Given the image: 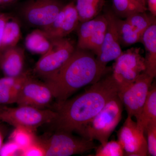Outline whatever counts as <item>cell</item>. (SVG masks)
<instances>
[{"instance_id": "cell-30", "label": "cell", "mask_w": 156, "mask_h": 156, "mask_svg": "<svg viewBox=\"0 0 156 156\" xmlns=\"http://www.w3.org/2000/svg\"><path fill=\"white\" fill-rule=\"evenodd\" d=\"M11 18V17L8 14L5 13H0V56L2 53L1 44H2V38L4 28H5L6 22Z\"/></svg>"}, {"instance_id": "cell-9", "label": "cell", "mask_w": 156, "mask_h": 156, "mask_svg": "<svg viewBox=\"0 0 156 156\" xmlns=\"http://www.w3.org/2000/svg\"><path fill=\"white\" fill-rule=\"evenodd\" d=\"M107 27L104 14L92 20L80 23L77 27V48L91 51L97 56L100 53Z\"/></svg>"}, {"instance_id": "cell-28", "label": "cell", "mask_w": 156, "mask_h": 156, "mask_svg": "<svg viewBox=\"0 0 156 156\" xmlns=\"http://www.w3.org/2000/svg\"><path fill=\"white\" fill-rule=\"evenodd\" d=\"M21 150L18 145L12 140L3 144L0 148V156H20Z\"/></svg>"}, {"instance_id": "cell-22", "label": "cell", "mask_w": 156, "mask_h": 156, "mask_svg": "<svg viewBox=\"0 0 156 156\" xmlns=\"http://www.w3.org/2000/svg\"><path fill=\"white\" fill-rule=\"evenodd\" d=\"M21 38V30L19 23L11 18L6 22L3 32L1 52L16 47ZM1 53V54H2Z\"/></svg>"}, {"instance_id": "cell-20", "label": "cell", "mask_w": 156, "mask_h": 156, "mask_svg": "<svg viewBox=\"0 0 156 156\" xmlns=\"http://www.w3.org/2000/svg\"><path fill=\"white\" fill-rule=\"evenodd\" d=\"M64 16L56 38L66 37L77 28L80 24L79 16L74 2L63 6Z\"/></svg>"}, {"instance_id": "cell-1", "label": "cell", "mask_w": 156, "mask_h": 156, "mask_svg": "<svg viewBox=\"0 0 156 156\" xmlns=\"http://www.w3.org/2000/svg\"><path fill=\"white\" fill-rule=\"evenodd\" d=\"M109 73L84 93L56 106L57 114L51 123L56 131L75 132L81 136L88 123L118 95L119 86Z\"/></svg>"}, {"instance_id": "cell-26", "label": "cell", "mask_w": 156, "mask_h": 156, "mask_svg": "<svg viewBox=\"0 0 156 156\" xmlns=\"http://www.w3.org/2000/svg\"><path fill=\"white\" fill-rule=\"evenodd\" d=\"M96 156H125L124 149L119 140H111L96 147Z\"/></svg>"}, {"instance_id": "cell-19", "label": "cell", "mask_w": 156, "mask_h": 156, "mask_svg": "<svg viewBox=\"0 0 156 156\" xmlns=\"http://www.w3.org/2000/svg\"><path fill=\"white\" fill-rule=\"evenodd\" d=\"M80 23L88 21L100 14L105 5V0H75Z\"/></svg>"}, {"instance_id": "cell-2", "label": "cell", "mask_w": 156, "mask_h": 156, "mask_svg": "<svg viewBox=\"0 0 156 156\" xmlns=\"http://www.w3.org/2000/svg\"><path fill=\"white\" fill-rule=\"evenodd\" d=\"M111 70V68L101 65L91 51L77 48L64 65L45 82L52 90L57 106L79 89L95 83Z\"/></svg>"}, {"instance_id": "cell-12", "label": "cell", "mask_w": 156, "mask_h": 156, "mask_svg": "<svg viewBox=\"0 0 156 156\" xmlns=\"http://www.w3.org/2000/svg\"><path fill=\"white\" fill-rule=\"evenodd\" d=\"M118 140L122 145L125 156L148 155L144 133L137 127L136 122L128 116L118 134Z\"/></svg>"}, {"instance_id": "cell-29", "label": "cell", "mask_w": 156, "mask_h": 156, "mask_svg": "<svg viewBox=\"0 0 156 156\" xmlns=\"http://www.w3.org/2000/svg\"><path fill=\"white\" fill-rule=\"evenodd\" d=\"M45 154L44 148L36 140L33 144L22 151L20 156H45Z\"/></svg>"}, {"instance_id": "cell-16", "label": "cell", "mask_w": 156, "mask_h": 156, "mask_svg": "<svg viewBox=\"0 0 156 156\" xmlns=\"http://www.w3.org/2000/svg\"><path fill=\"white\" fill-rule=\"evenodd\" d=\"M136 120L137 127L144 133L149 124L156 123V87L154 83L152 84L142 110Z\"/></svg>"}, {"instance_id": "cell-17", "label": "cell", "mask_w": 156, "mask_h": 156, "mask_svg": "<svg viewBox=\"0 0 156 156\" xmlns=\"http://www.w3.org/2000/svg\"><path fill=\"white\" fill-rule=\"evenodd\" d=\"M52 39L42 29L35 30L26 37V48L32 53L43 55L47 53L52 44Z\"/></svg>"}, {"instance_id": "cell-5", "label": "cell", "mask_w": 156, "mask_h": 156, "mask_svg": "<svg viewBox=\"0 0 156 156\" xmlns=\"http://www.w3.org/2000/svg\"><path fill=\"white\" fill-rule=\"evenodd\" d=\"M56 111L27 106L11 108L0 105V121L16 127H22L35 131L38 127L51 123Z\"/></svg>"}, {"instance_id": "cell-31", "label": "cell", "mask_w": 156, "mask_h": 156, "mask_svg": "<svg viewBox=\"0 0 156 156\" xmlns=\"http://www.w3.org/2000/svg\"><path fill=\"white\" fill-rule=\"evenodd\" d=\"M148 11L154 17H156V0H146Z\"/></svg>"}, {"instance_id": "cell-3", "label": "cell", "mask_w": 156, "mask_h": 156, "mask_svg": "<svg viewBox=\"0 0 156 156\" xmlns=\"http://www.w3.org/2000/svg\"><path fill=\"white\" fill-rule=\"evenodd\" d=\"M123 105L118 95L108 101L102 109L86 126L81 136L90 140H97L103 145L122 118Z\"/></svg>"}, {"instance_id": "cell-7", "label": "cell", "mask_w": 156, "mask_h": 156, "mask_svg": "<svg viewBox=\"0 0 156 156\" xmlns=\"http://www.w3.org/2000/svg\"><path fill=\"white\" fill-rule=\"evenodd\" d=\"M115 61L112 74L119 90L134 82L145 71V60L140 48H131L122 52Z\"/></svg>"}, {"instance_id": "cell-24", "label": "cell", "mask_w": 156, "mask_h": 156, "mask_svg": "<svg viewBox=\"0 0 156 156\" xmlns=\"http://www.w3.org/2000/svg\"><path fill=\"white\" fill-rule=\"evenodd\" d=\"M125 20L142 35L150 26L156 22V17L151 14H147L146 12L131 14Z\"/></svg>"}, {"instance_id": "cell-14", "label": "cell", "mask_w": 156, "mask_h": 156, "mask_svg": "<svg viewBox=\"0 0 156 156\" xmlns=\"http://www.w3.org/2000/svg\"><path fill=\"white\" fill-rule=\"evenodd\" d=\"M24 60L23 49L17 46L9 48L0 56V69L6 76H17L23 72Z\"/></svg>"}, {"instance_id": "cell-6", "label": "cell", "mask_w": 156, "mask_h": 156, "mask_svg": "<svg viewBox=\"0 0 156 156\" xmlns=\"http://www.w3.org/2000/svg\"><path fill=\"white\" fill-rule=\"evenodd\" d=\"M75 49L69 39H52L51 47L37 62L34 72L45 81L48 80L64 65Z\"/></svg>"}, {"instance_id": "cell-34", "label": "cell", "mask_w": 156, "mask_h": 156, "mask_svg": "<svg viewBox=\"0 0 156 156\" xmlns=\"http://www.w3.org/2000/svg\"><path fill=\"white\" fill-rule=\"evenodd\" d=\"M2 4V0H0V4Z\"/></svg>"}, {"instance_id": "cell-25", "label": "cell", "mask_w": 156, "mask_h": 156, "mask_svg": "<svg viewBox=\"0 0 156 156\" xmlns=\"http://www.w3.org/2000/svg\"><path fill=\"white\" fill-rule=\"evenodd\" d=\"M18 76L0 78V105L14 103L12 89Z\"/></svg>"}, {"instance_id": "cell-32", "label": "cell", "mask_w": 156, "mask_h": 156, "mask_svg": "<svg viewBox=\"0 0 156 156\" xmlns=\"http://www.w3.org/2000/svg\"><path fill=\"white\" fill-rule=\"evenodd\" d=\"M3 136L2 132L0 131V148L2 147V145L3 144Z\"/></svg>"}, {"instance_id": "cell-10", "label": "cell", "mask_w": 156, "mask_h": 156, "mask_svg": "<svg viewBox=\"0 0 156 156\" xmlns=\"http://www.w3.org/2000/svg\"><path fill=\"white\" fill-rule=\"evenodd\" d=\"M63 6L58 0H30L22 14L29 23L41 29L53 22Z\"/></svg>"}, {"instance_id": "cell-18", "label": "cell", "mask_w": 156, "mask_h": 156, "mask_svg": "<svg viewBox=\"0 0 156 156\" xmlns=\"http://www.w3.org/2000/svg\"><path fill=\"white\" fill-rule=\"evenodd\" d=\"M112 2L113 11L121 18L147 11L146 0H112Z\"/></svg>"}, {"instance_id": "cell-11", "label": "cell", "mask_w": 156, "mask_h": 156, "mask_svg": "<svg viewBox=\"0 0 156 156\" xmlns=\"http://www.w3.org/2000/svg\"><path fill=\"white\" fill-rule=\"evenodd\" d=\"M54 99L52 90L44 82L29 78L21 88L15 103L18 106L46 109Z\"/></svg>"}, {"instance_id": "cell-27", "label": "cell", "mask_w": 156, "mask_h": 156, "mask_svg": "<svg viewBox=\"0 0 156 156\" xmlns=\"http://www.w3.org/2000/svg\"><path fill=\"white\" fill-rule=\"evenodd\" d=\"M144 134L147 136L148 153L151 156H156V123H151L147 126Z\"/></svg>"}, {"instance_id": "cell-33", "label": "cell", "mask_w": 156, "mask_h": 156, "mask_svg": "<svg viewBox=\"0 0 156 156\" xmlns=\"http://www.w3.org/2000/svg\"><path fill=\"white\" fill-rule=\"evenodd\" d=\"M14 0H2V4L3 3H9L13 2Z\"/></svg>"}, {"instance_id": "cell-13", "label": "cell", "mask_w": 156, "mask_h": 156, "mask_svg": "<svg viewBox=\"0 0 156 156\" xmlns=\"http://www.w3.org/2000/svg\"><path fill=\"white\" fill-rule=\"evenodd\" d=\"M104 14L107 20V27L100 53L96 58L101 65L107 67L108 63L116 59L123 51L116 24L115 14L110 9L105 11Z\"/></svg>"}, {"instance_id": "cell-23", "label": "cell", "mask_w": 156, "mask_h": 156, "mask_svg": "<svg viewBox=\"0 0 156 156\" xmlns=\"http://www.w3.org/2000/svg\"><path fill=\"white\" fill-rule=\"evenodd\" d=\"M34 131L24 127H16L11 133L9 140L16 143L23 151L36 141L37 137Z\"/></svg>"}, {"instance_id": "cell-4", "label": "cell", "mask_w": 156, "mask_h": 156, "mask_svg": "<svg viewBox=\"0 0 156 156\" xmlns=\"http://www.w3.org/2000/svg\"><path fill=\"white\" fill-rule=\"evenodd\" d=\"M61 131L56 132L47 139L36 140L44 149L45 156H69L83 154L97 147L94 140L73 135Z\"/></svg>"}, {"instance_id": "cell-21", "label": "cell", "mask_w": 156, "mask_h": 156, "mask_svg": "<svg viewBox=\"0 0 156 156\" xmlns=\"http://www.w3.org/2000/svg\"><path fill=\"white\" fill-rule=\"evenodd\" d=\"M115 21L121 46L129 47L140 42L143 35L132 27L126 20H122L116 15Z\"/></svg>"}, {"instance_id": "cell-15", "label": "cell", "mask_w": 156, "mask_h": 156, "mask_svg": "<svg viewBox=\"0 0 156 156\" xmlns=\"http://www.w3.org/2000/svg\"><path fill=\"white\" fill-rule=\"evenodd\" d=\"M140 42L143 44L146 51V73L151 77L156 76V22L146 30Z\"/></svg>"}, {"instance_id": "cell-8", "label": "cell", "mask_w": 156, "mask_h": 156, "mask_svg": "<svg viewBox=\"0 0 156 156\" xmlns=\"http://www.w3.org/2000/svg\"><path fill=\"white\" fill-rule=\"evenodd\" d=\"M154 78L143 73L136 80L119 90L118 96L128 116L138 118L147 98Z\"/></svg>"}]
</instances>
